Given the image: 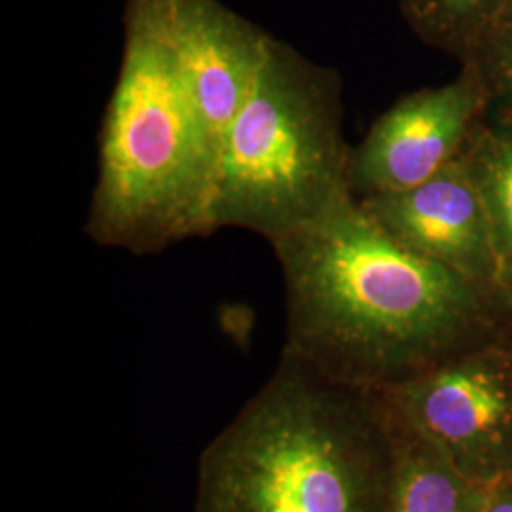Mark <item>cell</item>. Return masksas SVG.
<instances>
[{"mask_svg": "<svg viewBox=\"0 0 512 512\" xmlns=\"http://www.w3.org/2000/svg\"><path fill=\"white\" fill-rule=\"evenodd\" d=\"M270 245L283 348L338 384L387 393L440 365L482 319L484 285L406 249L355 196Z\"/></svg>", "mask_w": 512, "mask_h": 512, "instance_id": "1", "label": "cell"}, {"mask_svg": "<svg viewBox=\"0 0 512 512\" xmlns=\"http://www.w3.org/2000/svg\"><path fill=\"white\" fill-rule=\"evenodd\" d=\"M397 418L283 348L198 463L192 512H391Z\"/></svg>", "mask_w": 512, "mask_h": 512, "instance_id": "2", "label": "cell"}, {"mask_svg": "<svg viewBox=\"0 0 512 512\" xmlns=\"http://www.w3.org/2000/svg\"><path fill=\"white\" fill-rule=\"evenodd\" d=\"M219 160V139L179 67L167 0H126L86 236L139 256L211 236Z\"/></svg>", "mask_w": 512, "mask_h": 512, "instance_id": "3", "label": "cell"}, {"mask_svg": "<svg viewBox=\"0 0 512 512\" xmlns=\"http://www.w3.org/2000/svg\"><path fill=\"white\" fill-rule=\"evenodd\" d=\"M342 80L272 38L220 145L213 226L274 243L351 198Z\"/></svg>", "mask_w": 512, "mask_h": 512, "instance_id": "4", "label": "cell"}, {"mask_svg": "<svg viewBox=\"0 0 512 512\" xmlns=\"http://www.w3.org/2000/svg\"><path fill=\"white\" fill-rule=\"evenodd\" d=\"M486 116V92L469 63L442 86L399 97L351 147V194L363 200L425 183L458 162Z\"/></svg>", "mask_w": 512, "mask_h": 512, "instance_id": "5", "label": "cell"}, {"mask_svg": "<svg viewBox=\"0 0 512 512\" xmlns=\"http://www.w3.org/2000/svg\"><path fill=\"white\" fill-rule=\"evenodd\" d=\"M359 203L406 249L484 287L501 285L503 262L492 224L461 158L425 183Z\"/></svg>", "mask_w": 512, "mask_h": 512, "instance_id": "6", "label": "cell"}, {"mask_svg": "<svg viewBox=\"0 0 512 512\" xmlns=\"http://www.w3.org/2000/svg\"><path fill=\"white\" fill-rule=\"evenodd\" d=\"M167 18L184 82L222 145L274 37L220 0H167Z\"/></svg>", "mask_w": 512, "mask_h": 512, "instance_id": "7", "label": "cell"}, {"mask_svg": "<svg viewBox=\"0 0 512 512\" xmlns=\"http://www.w3.org/2000/svg\"><path fill=\"white\" fill-rule=\"evenodd\" d=\"M382 395L440 454L494 439L511 420L507 374L490 357L440 363Z\"/></svg>", "mask_w": 512, "mask_h": 512, "instance_id": "8", "label": "cell"}, {"mask_svg": "<svg viewBox=\"0 0 512 512\" xmlns=\"http://www.w3.org/2000/svg\"><path fill=\"white\" fill-rule=\"evenodd\" d=\"M395 412V410H393ZM397 461L391 512H467L458 476L444 454L397 414Z\"/></svg>", "mask_w": 512, "mask_h": 512, "instance_id": "9", "label": "cell"}, {"mask_svg": "<svg viewBox=\"0 0 512 512\" xmlns=\"http://www.w3.org/2000/svg\"><path fill=\"white\" fill-rule=\"evenodd\" d=\"M512 0H401L406 23L427 46L465 63Z\"/></svg>", "mask_w": 512, "mask_h": 512, "instance_id": "10", "label": "cell"}, {"mask_svg": "<svg viewBox=\"0 0 512 512\" xmlns=\"http://www.w3.org/2000/svg\"><path fill=\"white\" fill-rule=\"evenodd\" d=\"M484 202L503 274L512 264V128L484 122L461 154Z\"/></svg>", "mask_w": 512, "mask_h": 512, "instance_id": "11", "label": "cell"}, {"mask_svg": "<svg viewBox=\"0 0 512 512\" xmlns=\"http://www.w3.org/2000/svg\"><path fill=\"white\" fill-rule=\"evenodd\" d=\"M465 63L475 69L484 86L486 120L512 128V2Z\"/></svg>", "mask_w": 512, "mask_h": 512, "instance_id": "12", "label": "cell"}, {"mask_svg": "<svg viewBox=\"0 0 512 512\" xmlns=\"http://www.w3.org/2000/svg\"><path fill=\"white\" fill-rule=\"evenodd\" d=\"M484 512H512V494H501L494 497Z\"/></svg>", "mask_w": 512, "mask_h": 512, "instance_id": "13", "label": "cell"}, {"mask_svg": "<svg viewBox=\"0 0 512 512\" xmlns=\"http://www.w3.org/2000/svg\"><path fill=\"white\" fill-rule=\"evenodd\" d=\"M501 287H505L507 291H509V296H511L512 302V264L505 270V274H503V281H501Z\"/></svg>", "mask_w": 512, "mask_h": 512, "instance_id": "14", "label": "cell"}]
</instances>
